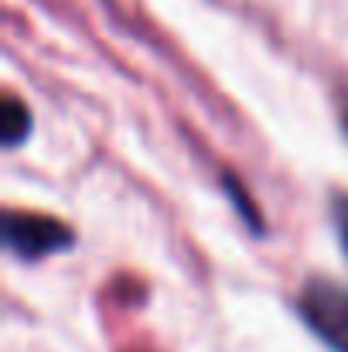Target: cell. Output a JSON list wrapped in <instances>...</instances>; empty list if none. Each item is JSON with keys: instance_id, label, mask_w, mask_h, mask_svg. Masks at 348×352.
<instances>
[{"instance_id": "obj_1", "label": "cell", "mask_w": 348, "mask_h": 352, "mask_svg": "<svg viewBox=\"0 0 348 352\" xmlns=\"http://www.w3.org/2000/svg\"><path fill=\"white\" fill-rule=\"evenodd\" d=\"M311 329L338 352H348V294L335 284H311L301 298Z\"/></svg>"}, {"instance_id": "obj_3", "label": "cell", "mask_w": 348, "mask_h": 352, "mask_svg": "<svg viewBox=\"0 0 348 352\" xmlns=\"http://www.w3.org/2000/svg\"><path fill=\"white\" fill-rule=\"evenodd\" d=\"M3 123H7L3 140H7V147H14V144L24 137V130H27V110H24L14 96H7V103H3Z\"/></svg>"}, {"instance_id": "obj_2", "label": "cell", "mask_w": 348, "mask_h": 352, "mask_svg": "<svg viewBox=\"0 0 348 352\" xmlns=\"http://www.w3.org/2000/svg\"><path fill=\"white\" fill-rule=\"evenodd\" d=\"M7 243L14 250H21L24 256H38L58 243H69V233L48 219H34V216H7Z\"/></svg>"}, {"instance_id": "obj_4", "label": "cell", "mask_w": 348, "mask_h": 352, "mask_svg": "<svg viewBox=\"0 0 348 352\" xmlns=\"http://www.w3.org/2000/svg\"><path fill=\"white\" fill-rule=\"evenodd\" d=\"M335 223H338V236H342V246H345V253H348V199H338Z\"/></svg>"}]
</instances>
